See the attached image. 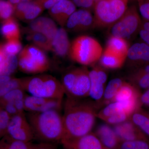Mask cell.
<instances>
[{
  "label": "cell",
  "mask_w": 149,
  "mask_h": 149,
  "mask_svg": "<svg viewBox=\"0 0 149 149\" xmlns=\"http://www.w3.org/2000/svg\"><path fill=\"white\" fill-rule=\"evenodd\" d=\"M44 9L36 0L21 2L15 6V15L23 21H32L38 17Z\"/></svg>",
  "instance_id": "16"
},
{
  "label": "cell",
  "mask_w": 149,
  "mask_h": 149,
  "mask_svg": "<svg viewBox=\"0 0 149 149\" xmlns=\"http://www.w3.org/2000/svg\"><path fill=\"white\" fill-rule=\"evenodd\" d=\"M9 149H32L33 144L31 142L16 141L11 139L8 136H3Z\"/></svg>",
  "instance_id": "34"
},
{
  "label": "cell",
  "mask_w": 149,
  "mask_h": 149,
  "mask_svg": "<svg viewBox=\"0 0 149 149\" xmlns=\"http://www.w3.org/2000/svg\"><path fill=\"white\" fill-rule=\"evenodd\" d=\"M18 67V59L15 55H7L5 59L0 64V75H9Z\"/></svg>",
  "instance_id": "28"
},
{
  "label": "cell",
  "mask_w": 149,
  "mask_h": 149,
  "mask_svg": "<svg viewBox=\"0 0 149 149\" xmlns=\"http://www.w3.org/2000/svg\"><path fill=\"white\" fill-rule=\"evenodd\" d=\"M0 31L7 40L19 39L20 29L18 23L13 17L3 20Z\"/></svg>",
  "instance_id": "23"
},
{
  "label": "cell",
  "mask_w": 149,
  "mask_h": 149,
  "mask_svg": "<svg viewBox=\"0 0 149 149\" xmlns=\"http://www.w3.org/2000/svg\"><path fill=\"white\" fill-rule=\"evenodd\" d=\"M128 0H98L94 6V22L100 27L113 24L128 8Z\"/></svg>",
  "instance_id": "6"
},
{
  "label": "cell",
  "mask_w": 149,
  "mask_h": 149,
  "mask_svg": "<svg viewBox=\"0 0 149 149\" xmlns=\"http://www.w3.org/2000/svg\"><path fill=\"white\" fill-rule=\"evenodd\" d=\"M149 72V63L136 68L133 69L129 76L130 81Z\"/></svg>",
  "instance_id": "38"
},
{
  "label": "cell",
  "mask_w": 149,
  "mask_h": 149,
  "mask_svg": "<svg viewBox=\"0 0 149 149\" xmlns=\"http://www.w3.org/2000/svg\"><path fill=\"white\" fill-rule=\"evenodd\" d=\"M139 35L143 42L149 46V32L141 29L139 32Z\"/></svg>",
  "instance_id": "44"
},
{
  "label": "cell",
  "mask_w": 149,
  "mask_h": 149,
  "mask_svg": "<svg viewBox=\"0 0 149 149\" xmlns=\"http://www.w3.org/2000/svg\"><path fill=\"white\" fill-rule=\"evenodd\" d=\"M97 1H98V0H95V2H96Z\"/></svg>",
  "instance_id": "53"
},
{
  "label": "cell",
  "mask_w": 149,
  "mask_h": 149,
  "mask_svg": "<svg viewBox=\"0 0 149 149\" xmlns=\"http://www.w3.org/2000/svg\"><path fill=\"white\" fill-rule=\"evenodd\" d=\"M10 118V114L0 105V128L3 137L6 135L7 128Z\"/></svg>",
  "instance_id": "36"
},
{
  "label": "cell",
  "mask_w": 149,
  "mask_h": 149,
  "mask_svg": "<svg viewBox=\"0 0 149 149\" xmlns=\"http://www.w3.org/2000/svg\"><path fill=\"white\" fill-rule=\"evenodd\" d=\"M103 49L100 43L90 36L75 38L70 45L69 54L74 61L84 65H91L100 58Z\"/></svg>",
  "instance_id": "4"
},
{
  "label": "cell",
  "mask_w": 149,
  "mask_h": 149,
  "mask_svg": "<svg viewBox=\"0 0 149 149\" xmlns=\"http://www.w3.org/2000/svg\"><path fill=\"white\" fill-rule=\"evenodd\" d=\"M113 128L121 142L149 139L130 119L115 125Z\"/></svg>",
  "instance_id": "15"
},
{
  "label": "cell",
  "mask_w": 149,
  "mask_h": 149,
  "mask_svg": "<svg viewBox=\"0 0 149 149\" xmlns=\"http://www.w3.org/2000/svg\"><path fill=\"white\" fill-rule=\"evenodd\" d=\"M127 57L134 69L149 63V46L143 42L133 44L128 49Z\"/></svg>",
  "instance_id": "17"
},
{
  "label": "cell",
  "mask_w": 149,
  "mask_h": 149,
  "mask_svg": "<svg viewBox=\"0 0 149 149\" xmlns=\"http://www.w3.org/2000/svg\"><path fill=\"white\" fill-rule=\"evenodd\" d=\"M141 95L139 89L135 85L132 83L124 82L118 91L113 102H140Z\"/></svg>",
  "instance_id": "21"
},
{
  "label": "cell",
  "mask_w": 149,
  "mask_h": 149,
  "mask_svg": "<svg viewBox=\"0 0 149 149\" xmlns=\"http://www.w3.org/2000/svg\"><path fill=\"white\" fill-rule=\"evenodd\" d=\"M140 14L136 6L128 7L123 15L113 24L112 36L124 39L140 32L142 23Z\"/></svg>",
  "instance_id": "8"
},
{
  "label": "cell",
  "mask_w": 149,
  "mask_h": 149,
  "mask_svg": "<svg viewBox=\"0 0 149 149\" xmlns=\"http://www.w3.org/2000/svg\"><path fill=\"white\" fill-rule=\"evenodd\" d=\"M93 22L94 18L90 10L81 9L75 11L71 15L65 26L73 32H81L90 28Z\"/></svg>",
  "instance_id": "13"
},
{
  "label": "cell",
  "mask_w": 149,
  "mask_h": 149,
  "mask_svg": "<svg viewBox=\"0 0 149 149\" xmlns=\"http://www.w3.org/2000/svg\"><path fill=\"white\" fill-rule=\"evenodd\" d=\"M119 149H149V139L122 142Z\"/></svg>",
  "instance_id": "31"
},
{
  "label": "cell",
  "mask_w": 149,
  "mask_h": 149,
  "mask_svg": "<svg viewBox=\"0 0 149 149\" xmlns=\"http://www.w3.org/2000/svg\"><path fill=\"white\" fill-rule=\"evenodd\" d=\"M0 149H9L7 143L3 137L0 140Z\"/></svg>",
  "instance_id": "47"
},
{
  "label": "cell",
  "mask_w": 149,
  "mask_h": 149,
  "mask_svg": "<svg viewBox=\"0 0 149 149\" xmlns=\"http://www.w3.org/2000/svg\"><path fill=\"white\" fill-rule=\"evenodd\" d=\"M125 59L106 47L100 59V64L103 67L107 69H116L123 66Z\"/></svg>",
  "instance_id": "22"
},
{
  "label": "cell",
  "mask_w": 149,
  "mask_h": 149,
  "mask_svg": "<svg viewBox=\"0 0 149 149\" xmlns=\"http://www.w3.org/2000/svg\"><path fill=\"white\" fill-rule=\"evenodd\" d=\"M21 88V78H12L8 82L0 86V98L15 89Z\"/></svg>",
  "instance_id": "33"
},
{
  "label": "cell",
  "mask_w": 149,
  "mask_h": 149,
  "mask_svg": "<svg viewBox=\"0 0 149 149\" xmlns=\"http://www.w3.org/2000/svg\"><path fill=\"white\" fill-rule=\"evenodd\" d=\"M131 115L124 112H120L109 117L104 120L107 123L116 125L130 119Z\"/></svg>",
  "instance_id": "35"
},
{
  "label": "cell",
  "mask_w": 149,
  "mask_h": 149,
  "mask_svg": "<svg viewBox=\"0 0 149 149\" xmlns=\"http://www.w3.org/2000/svg\"><path fill=\"white\" fill-rule=\"evenodd\" d=\"M76 10V5L70 0H63L49 10L52 19L62 27L66 25L70 17Z\"/></svg>",
  "instance_id": "14"
},
{
  "label": "cell",
  "mask_w": 149,
  "mask_h": 149,
  "mask_svg": "<svg viewBox=\"0 0 149 149\" xmlns=\"http://www.w3.org/2000/svg\"><path fill=\"white\" fill-rule=\"evenodd\" d=\"M12 78L9 75H0V86L7 83Z\"/></svg>",
  "instance_id": "45"
},
{
  "label": "cell",
  "mask_w": 149,
  "mask_h": 149,
  "mask_svg": "<svg viewBox=\"0 0 149 149\" xmlns=\"http://www.w3.org/2000/svg\"><path fill=\"white\" fill-rule=\"evenodd\" d=\"M7 55H15L22 50V45L19 39L8 40L3 46Z\"/></svg>",
  "instance_id": "30"
},
{
  "label": "cell",
  "mask_w": 149,
  "mask_h": 149,
  "mask_svg": "<svg viewBox=\"0 0 149 149\" xmlns=\"http://www.w3.org/2000/svg\"><path fill=\"white\" fill-rule=\"evenodd\" d=\"M130 120L149 138V113L140 108L133 113Z\"/></svg>",
  "instance_id": "25"
},
{
  "label": "cell",
  "mask_w": 149,
  "mask_h": 149,
  "mask_svg": "<svg viewBox=\"0 0 149 149\" xmlns=\"http://www.w3.org/2000/svg\"><path fill=\"white\" fill-rule=\"evenodd\" d=\"M21 2L23 1H31L32 0H21Z\"/></svg>",
  "instance_id": "51"
},
{
  "label": "cell",
  "mask_w": 149,
  "mask_h": 149,
  "mask_svg": "<svg viewBox=\"0 0 149 149\" xmlns=\"http://www.w3.org/2000/svg\"><path fill=\"white\" fill-rule=\"evenodd\" d=\"M15 7L8 1L0 0V19L11 17L14 14Z\"/></svg>",
  "instance_id": "32"
},
{
  "label": "cell",
  "mask_w": 149,
  "mask_h": 149,
  "mask_svg": "<svg viewBox=\"0 0 149 149\" xmlns=\"http://www.w3.org/2000/svg\"><path fill=\"white\" fill-rule=\"evenodd\" d=\"M6 56L3 49V46L0 45V64L5 59Z\"/></svg>",
  "instance_id": "46"
},
{
  "label": "cell",
  "mask_w": 149,
  "mask_h": 149,
  "mask_svg": "<svg viewBox=\"0 0 149 149\" xmlns=\"http://www.w3.org/2000/svg\"><path fill=\"white\" fill-rule=\"evenodd\" d=\"M29 28L28 30L42 33L52 41L58 30L55 22L46 17H40L30 22Z\"/></svg>",
  "instance_id": "18"
},
{
  "label": "cell",
  "mask_w": 149,
  "mask_h": 149,
  "mask_svg": "<svg viewBox=\"0 0 149 149\" xmlns=\"http://www.w3.org/2000/svg\"><path fill=\"white\" fill-rule=\"evenodd\" d=\"M105 146L111 149H119L121 141L113 128L107 124L99 126L95 133Z\"/></svg>",
  "instance_id": "19"
},
{
  "label": "cell",
  "mask_w": 149,
  "mask_h": 149,
  "mask_svg": "<svg viewBox=\"0 0 149 149\" xmlns=\"http://www.w3.org/2000/svg\"><path fill=\"white\" fill-rule=\"evenodd\" d=\"M91 87L89 96L100 106L105 89L107 76L105 72L99 67H96L89 71Z\"/></svg>",
  "instance_id": "11"
},
{
  "label": "cell",
  "mask_w": 149,
  "mask_h": 149,
  "mask_svg": "<svg viewBox=\"0 0 149 149\" xmlns=\"http://www.w3.org/2000/svg\"><path fill=\"white\" fill-rule=\"evenodd\" d=\"M37 3L43 7L44 9L49 10L56 4L63 0H36Z\"/></svg>",
  "instance_id": "41"
},
{
  "label": "cell",
  "mask_w": 149,
  "mask_h": 149,
  "mask_svg": "<svg viewBox=\"0 0 149 149\" xmlns=\"http://www.w3.org/2000/svg\"><path fill=\"white\" fill-rule=\"evenodd\" d=\"M63 100L44 98L26 94L24 100V110L26 113L41 112L63 109Z\"/></svg>",
  "instance_id": "10"
},
{
  "label": "cell",
  "mask_w": 149,
  "mask_h": 149,
  "mask_svg": "<svg viewBox=\"0 0 149 149\" xmlns=\"http://www.w3.org/2000/svg\"><path fill=\"white\" fill-rule=\"evenodd\" d=\"M141 29L149 32V22L145 20L142 21Z\"/></svg>",
  "instance_id": "48"
},
{
  "label": "cell",
  "mask_w": 149,
  "mask_h": 149,
  "mask_svg": "<svg viewBox=\"0 0 149 149\" xmlns=\"http://www.w3.org/2000/svg\"><path fill=\"white\" fill-rule=\"evenodd\" d=\"M74 4L81 8L82 9L90 10L94 8L95 6V0H72Z\"/></svg>",
  "instance_id": "39"
},
{
  "label": "cell",
  "mask_w": 149,
  "mask_h": 149,
  "mask_svg": "<svg viewBox=\"0 0 149 149\" xmlns=\"http://www.w3.org/2000/svg\"><path fill=\"white\" fill-rule=\"evenodd\" d=\"M27 39L42 50L52 51V41L46 35L28 30Z\"/></svg>",
  "instance_id": "26"
},
{
  "label": "cell",
  "mask_w": 149,
  "mask_h": 149,
  "mask_svg": "<svg viewBox=\"0 0 149 149\" xmlns=\"http://www.w3.org/2000/svg\"><path fill=\"white\" fill-rule=\"evenodd\" d=\"M139 12L144 20L149 22V2H139Z\"/></svg>",
  "instance_id": "40"
},
{
  "label": "cell",
  "mask_w": 149,
  "mask_h": 149,
  "mask_svg": "<svg viewBox=\"0 0 149 149\" xmlns=\"http://www.w3.org/2000/svg\"><path fill=\"white\" fill-rule=\"evenodd\" d=\"M84 99L67 96L63 102L62 116L64 134L61 141L77 139L91 133L97 117L98 106Z\"/></svg>",
  "instance_id": "1"
},
{
  "label": "cell",
  "mask_w": 149,
  "mask_h": 149,
  "mask_svg": "<svg viewBox=\"0 0 149 149\" xmlns=\"http://www.w3.org/2000/svg\"><path fill=\"white\" fill-rule=\"evenodd\" d=\"M124 82L123 80L118 78L111 80L105 89L103 97L100 106H106L113 102L118 91Z\"/></svg>",
  "instance_id": "24"
},
{
  "label": "cell",
  "mask_w": 149,
  "mask_h": 149,
  "mask_svg": "<svg viewBox=\"0 0 149 149\" xmlns=\"http://www.w3.org/2000/svg\"><path fill=\"white\" fill-rule=\"evenodd\" d=\"M21 79V88L30 95L63 100L65 92L61 82L48 74H37Z\"/></svg>",
  "instance_id": "3"
},
{
  "label": "cell",
  "mask_w": 149,
  "mask_h": 149,
  "mask_svg": "<svg viewBox=\"0 0 149 149\" xmlns=\"http://www.w3.org/2000/svg\"><path fill=\"white\" fill-rule=\"evenodd\" d=\"M16 141L31 142L34 135L25 112L19 113L11 117L6 135Z\"/></svg>",
  "instance_id": "9"
},
{
  "label": "cell",
  "mask_w": 149,
  "mask_h": 149,
  "mask_svg": "<svg viewBox=\"0 0 149 149\" xmlns=\"http://www.w3.org/2000/svg\"><path fill=\"white\" fill-rule=\"evenodd\" d=\"M146 1H149V0H146Z\"/></svg>",
  "instance_id": "54"
},
{
  "label": "cell",
  "mask_w": 149,
  "mask_h": 149,
  "mask_svg": "<svg viewBox=\"0 0 149 149\" xmlns=\"http://www.w3.org/2000/svg\"><path fill=\"white\" fill-rule=\"evenodd\" d=\"M143 0H139V2L142 1H143Z\"/></svg>",
  "instance_id": "52"
},
{
  "label": "cell",
  "mask_w": 149,
  "mask_h": 149,
  "mask_svg": "<svg viewBox=\"0 0 149 149\" xmlns=\"http://www.w3.org/2000/svg\"><path fill=\"white\" fill-rule=\"evenodd\" d=\"M17 58L19 68L27 74H41L49 68V62L46 54L35 45L25 46Z\"/></svg>",
  "instance_id": "7"
},
{
  "label": "cell",
  "mask_w": 149,
  "mask_h": 149,
  "mask_svg": "<svg viewBox=\"0 0 149 149\" xmlns=\"http://www.w3.org/2000/svg\"><path fill=\"white\" fill-rule=\"evenodd\" d=\"M130 82L138 89L146 90L149 86V72L130 80Z\"/></svg>",
  "instance_id": "37"
},
{
  "label": "cell",
  "mask_w": 149,
  "mask_h": 149,
  "mask_svg": "<svg viewBox=\"0 0 149 149\" xmlns=\"http://www.w3.org/2000/svg\"><path fill=\"white\" fill-rule=\"evenodd\" d=\"M3 137L2 133L1 130V128H0V138H3Z\"/></svg>",
  "instance_id": "50"
},
{
  "label": "cell",
  "mask_w": 149,
  "mask_h": 149,
  "mask_svg": "<svg viewBox=\"0 0 149 149\" xmlns=\"http://www.w3.org/2000/svg\"><path fill=\"white\" fill-rule=\"evenodd\" d=\"M32 149H57L56 144L52 143L40 142L37 144H33Z\"/></svg>",
  "instance_id": "42"
},
{
  "label": "cell",
  "mask_w": 149,
  "mask_h": 149,
  "mask_svg": "<svg viewBox=\"0 0 149 149\" xmlns=\"http://www.w3.org/2000/svg\"><path fill=\"white\" fill-rule=\"evenodd\" d=\"M61 83L67 96L77 98L89 96L91 81L89 71L85 67L68 70L63 76Z\"/></svg>",
  "instance_id": "5"
},
{
  "label": "cell",
  "mask_w": 149,
  "mask_h": 149,
  "mask_svg": "<svg viewBox=\"0 0 149 149\" xmlns=\"http://www.w3.org/2000/svg\"><path fill=\"white\" fill-rule=\"evenodd\" d=\"M107 48L119 55L126 58L129 47L125 39L112 36L108 41Z\"/></svg>",
  "instance_id": "27"
},
{
  "label": "cell",
  "mask_w": 149,
  "mask_h": 149,
  "mask_svg": "<svg viewBox=\"0 0 149 149\" xmlns=\"http://www.w3.org/2000/svg\"><path fill=\"white\" fill-rule=\"evenodd\" d=\"M140 102L141 105L149 107V86L143 94H141Z\"/></svg>",
  "instance_id": "43"
},
{
  "label": "cell",
  "mask_w": 149,
  "mask_h": 149,
  "mask_svg": "<svg viewBox=\"0 0 149 149\" xmlns=\"http://www.w3.org/2000/svg\"><path fill=\"white\" fill-rule=\"evenodd\" d=\"M20 88L15 89L7 93L2 97L0 98V102H10L15 104L19 101L24 100L26 94Z\"/></svg>",
  "instance_id": "29"
},
{
  "label": "cell",
  "mask_w": 149,
  "mask_h": 149,
  "mask_svg": "<svg viewBox=\"0 0 149 149\" xmlns=\"http://www.w3.org/2000/svg\"><path fill=\"white\" fill-rule=\"evenodd\" d=\"M61 143L64 149H111L105 146L92 132L77 139L62 141Z\"/></svg>",
  "instance_id": "12"
},
{
  "label": "cell",
  "mask_w": 149,
  "mask_h": 149,
  "mask_svg": "<svg viewBox=\"0 0 149 149\" xmlns=\"http://www.w3.org/2000/svg\"><path fill=\"white\" fill-rule=\"evenodd\" d=\"M26 113V112H25ZM34 139L44 143H61L64 137L62 116L56 110L37 113H26Z\"/></svg>",
  "instance_id": "2"
},
{
  "label": "cell",
  "mask_w": 149,
  "mask_h": 149,
  "mask_svg": "<svg viewBox=\"0 0 149 149\" xmlns=\"http://www.w3.org/2000/svg\"><path fill=\"white\" fill-rule=\"evenodd\" d=\"M70 45L65 29L63 27L58 29L52 41V51L57 55L64 56L69 53Z\"/></svg>",
  "instance_id": "20"
},
{
  "label": "cell",
  "mask_w": 149,
  "mask_h": 149,
  "mask_svg": "<svg viewBox=\"0 0 149 149\" xmlns=\"http://www.w3.org/2000/svg\"><path fill=\"white\" fill-rule=\"evenodd\" d=\"M8 1L14 7L21 2V0H8Z\"/></svg>",
  "instance_id": "49"
}]
</instances>
